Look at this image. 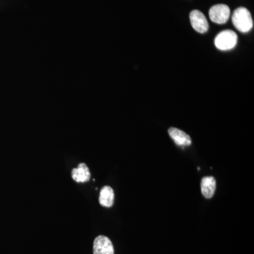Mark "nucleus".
Returning a JSON list of instances; mask_svg holds the SVG:
<instances>
[{
	"label": "nucleus",
	"instance_id": "nucleus-1",
	"mask_svg": "<svg viewBox=\"0 0 254 254\" xmlns=\"http://www.w3.org/2000/svg\"><path fill=\"white\" fill-rule=\"evenodd\" d=\"M235 27L242 33H248L254 26L252 15L248 9L245 7L237 8L234 11L232 17Z\"/></svg>",
	"mask_w": 254,
	"mask_h": 254
},
{
	"label": "nucleus",
	"instance_id": "nucleus-3",
	"mask_svg": "<svg viewBox=\"0 0 254 254\" xmlns=\"http://www.w3.org/2000/svg\"><path fill=\"white\" fill-rule=\"evenodd\" d=\"M230 16V9L226 4L214 5L209 10V17L213 22L223 24L228 21Z\"/></svg>",
	"mask_w": 254,
	"mask_h": 254
},
{
	"label": "nucleus",
	"instance_id": "nucleus-7",
	"mask_svg": "<svg viewBox=\"0 0 254 254\" xmlns=\"http://www.w3.org/2000/svg\"><path fill=\"white\" fill-rule=\"evenodd\" d=\"M201 193L206 198H211L216 190V180L212 176L204 177L200 182Z\"/></svg>",
	"mask_w": 254,
	"mask_h": 254
},
{
	"label": "nucleus",
	"instance_id": "nucleus-9",
	"mask_svg": "<svg viewBox=\"0 0 254 254\" xmlns=\"http://www.w3.org/2000/svg\"><path fill=\"white\" fill-rule=\"evenodd\" d=\"M115 200V193L111 187L109 186L103 187L100 192V204L106 208H110L114 204Z\"/></svg>",
	"mask_w": 254,
	"mask_h": 254
},
{
	"label": "nucleus",
	"instance_id": "nucleus-8",
	"mask_svg": "<svg viewBox=\"0 0 254 254\" xmlns=\"http://www.w3.org/2000/svg\"><path fill=\"white\" fill-rule=\"evenodd\" d=\"M71 177L76 182H86L91 178V173L86 164L80 163L77 168L73 169Z\"/></svg>",
	"mask_w": 254,
	"mask_h": 254
},
{
	"label": "nucleus",
	"instance_id": "nucleus-5",
	"mask_svg": "<svg viewBox=\"0 0 254 254\" xmlns=\"http://www.w3.org/2000/svg\"><path fill=\"white\" fill-rule=\"evenodd\" d=\"M93 254H115L113 243L108 237L100 235L95 239Z\"/></svg>",
	"mask_w": 254,
	"mask_h": 254
},
{
	"label": "nucleus",
	"instance_id": "nucleus-4",
	"mask_svg": "<svg viewBox=\"0 0 254 254\" xmlns=\"http://www.w3.org/2000/svg\"><path fill=\"white\" fill-rule=\"evenodd\" d=\"M190 24L195 31L200 33H204L208 31V22L205 15L201 11L198 10H193L190 13Z\"/></svg>",
	"mask_w": 254,
	"mask_h": 254
},
{
	"label": "nucleus",
	"instance_id": "nucleus-2",
	"mask_svg": "<svg viewBox=\"0 0 254 254\" xmlns=\"http://www.w3.org/2000/svg\"><path fill=\"white\" fill-rule=\"evenodd\" d=\"M238 37L236 33L231 30H225L220 32L215 37V45L218 49L220 50H230L236 46Z\"/></svg>",
	"mask_w": 254,
	"mask_h": 254
},
{
	"label": "nucleus",
	"instance_id": "nucleus-6",
	"mask_svg": "<svg viewBox=\"0 0 254 254\" xmlns=\"http://www.w3.org/2000/svg\"><path fill=\"white\" fill-rule=\"evenodd\" d=\"M169 135L177 145L189 146L191 144V138L190 135L179 128L171 127L168 130Z\"/></svg>",
	"mask_w": 254,
	"mask_h": 254
}]
</instances>
